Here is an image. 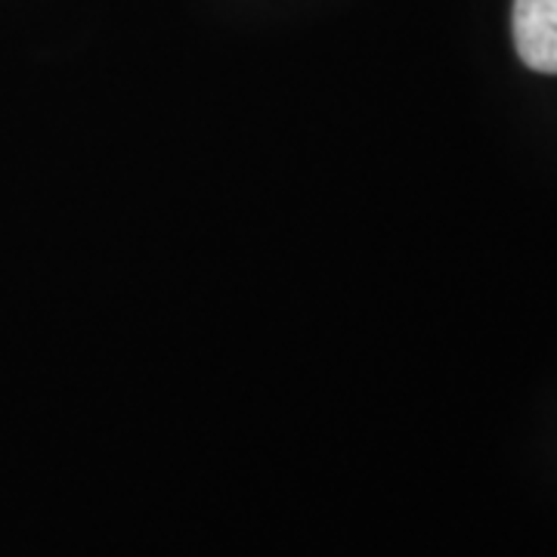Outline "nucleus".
<instances>
[{"label": "nucleus", "mask_w": 557, "mask_h": 557, "mask_svg": "<svg viewBox=\"0 0 557 557\" xmlns=\"http://www.w3.org/2000/svg\"><path fill=\"white\" fill-rule=\"evenodd\" d=\"M515 47L539 75H557V0H515Z\"/></svg>", "instance_id": "obj_1"}]
</instances>
